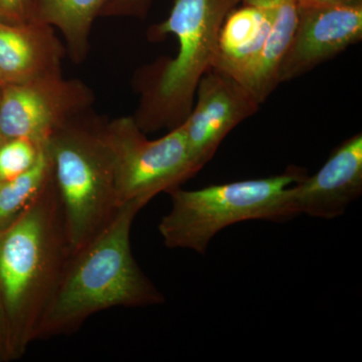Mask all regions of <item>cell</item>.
<instances>
[{
  "label": "cell",
  "mask_w": 362,
  "mask_h": 362,
  "mask_svg": "<svg viewBox=\"0 0 362 362\" xmlns=\"http://www.w3.org/2000/svg\"><path fill=\"white\" fill-rule=\"evenodd\" d=\"M240 0H175L165 21L152 28L154 39L173 35L175 58L165 59L142 90L134 119L146 133L185 122L194 103L199 81L216 64L221 25Z\"/></svg>",
  "instance_id": "obj_3"
},
{
  "label": "cell",
  "mask_w": 362,
  "mask_h": 362,
  "mask_svg": "<svg viewBox=\"0 0 362 362\" xmlns=\"http://www.w3.org/2000/svg\"><path fill=\"white\" fill-rule=\"evenodd\" d=\"M359 0H296L298 6H330V4H350Z\"/></svg>",
  "instance_id": "obj_18"
},
{
  "label": "cell",
  "mask_w": 362,
  "mask_h": 362,
  "mask_svg": "<svg viewBox=\"0 0 362 362\" xmlns=\"http://www.w3.org/2000/svg\"><path fill=\"white\" fill-rule=\"evenodd\" d=\"M65 54L52 26L37 21H0V86L59 75Z\"/></svg>",
  "instance_id": "obj_11"
},
{
  "label": "cell",
  "mask_w": 362,
  "mask_h": 362,
  "mask_svg": "<svg viewBox=\"0 0 362 362\" xmlns=\"http://www.w3.org/2000/svg\"><path fill=\"white\" fill-rule=\"evenodd\" d=\"M104 130L113 154L119 206L134 199L149 202L197 173L181 124L156 140L147 139L131 116L105 123Z\"/></svg>",
  "instance_id": "obj_6"
},
{
  "label": "cell",
  "mask_w": 362,
  "mask_h": 362,
  "mask_svg": "<svg viewBox=\"0 0 362 362\" xmlns=\"http://www.w3.org/2000/svg\"><path fill=\"white\" fill-rule=\"evenodd\" d=\"M261 104L228 74L211 69L199 81L189 115L181 124L197 173L216 154L226 136L254 116Z\"/></svg>",
  "instance_id": "obj_8"
},
{
  "label": "cell",
  "mask_w": 362,
  "mask_h": 362,
  "mask_svg": "<svg viewBox=\"0 0 362 362\" xmlns=\"http://www.w3.org/2000/svg\"><path fill=\"white\" fill-rule=\"evenodd\" d=\"M52 162L45 142L32 168L0 182V233L13 226L39 199L52 180Z\"/></svg>",
  "instance_id": "obj_13"
},
{
  "label": "cell",
  "mask_w": 362,
  "mask_h": 362,
  "mask_svg": "<svg viewBox=\"0 0 362 362\" xmlns=\"http://www.w3.org/2000/svg\"><path fill=\"white\" fill-rule=\"evenodd\" d=\"M147 204L143 199L123 204L94 238L71 252L37 339L75 333L89 317L114 307L164 303L131 250L133 221Z\"/></svg>",
  "instance_id": "obj_1"
},
{
  "label": "cell",
  "mask_w": 362,
  "mask_h": 362,
  "mask_svg": "<svg viewBox=\"0 0 362 362\" xmlns=\"http://www.w3.org/2000/svg\"><path fill=\"white\" fill-rule=\"evenodd\" d=\"M87 115L62 126L45 141L71 252L94 238L121 206L105 123Z\"/></svg>",
  "instance_id": "obj_4"
},
{
  "label": "cell",
  "mask_w": 362,
  "mask_h": 362,
  "mask_svg": "<svg viewBox=\"0 0 362 362\" xmlns=\"http://www.w3.org/2000/svg\"><path fill=\"white\" fill-rule=\"evenodd\" d=\"M11 337H9L8 322L4 298L0 291V362L13 361Z\"/></svg>",
  "instance_id": "obj_17"
},
{
  "label": "cell",
  "mask_w": 362,
  "mask_h": 362,
  "mask_svg": "<svg viewBox=\"0 0 362 362\" xmlns=\"http://www.w3.org/2000/svg\"><path fill=\"white\" fill-rule=\"evenodd\" d=\"M0 21L25 23L33 20V0H0Z\"/></svg>",
  "instance_id": "obj_15"
},
{
  "label": "cell",
  "mask_w": 362,
  "mask_h": 362,
  "mask_svg": "<svg viewBox=\"0 0 362 362\" xmlns=\"http://www.w3.org/2000/svg\"><path fill=\"white\" fill-rule=\"evenodd\" d=\"M94 95L82 81L62 74L23 84L1 86L0 139L45 142L73 119L89 112Z\"/></svg>",
  "instance_id": "obj_7"
},
{
  "label": "cell",
  "mask_w": 362,
  "mask_h": 362,
  "mask_svg": "<svg viewBox=\"0 0 362 362\" xmlns=\"http://www.w3.org/2000/svg\"><path fill=\"white\" fill-rule=\"evenodd\" d=\"M45 142L25 137L0 139V182L13 180L32 168Z\"/></svg>",
  "instance_id": "obj_14"
},
{
  "label": "cell",
  "mask_w": 362,
  "mask_h": 362,
  "mask_svg": "<svg viewBox=\"0 0 362 362\" xmlns=\"http://www.w3.org/2000/svg\"><path fill=\"white\" fill-rule=\"evenodd\" d=\"M362 194V134L345 140L315 175L288 187L281 204V221L299 214L333 220Z\"/></svg>",
  "instance_id": "obj_10"
},
{
  "label": "cell",
  "mask_w": 362,
  "mask_h": 362,
  "mask_svg": "<svg viewBox=\"0 0 362 362\" xmlns=\"http://www.w3.org/2000/svg\"><path fill=\"white\" fill-rule=\"evenodd\" d=\"M0 90H1V86H0Z\"/></svg>",
  "instance_id": "obj_19"
},
{
  "label": "cell",
  "mask_w": 362,
  "mask_h": 362,
  "mask_svg": "<svg viewBox=\"0 0 362 362\" xmlns=\"http://www.w3.org/2000/svg\"><path fill=\"white\" fill-rule=\"evenodd\" d=\"M304 169L290 166L271 177L235 181L197 190L173 188L171 209L159 223L164 245L204 254L223 228L252 220L281 221V204L288 187L306 177Z\"/></svg>",
  "instance_id": "obj_5"
},
{
  "label": "cell",
  "mask_w": 362,
  "mask_h": 362,
  "mask_svg": "<svg viewBox=\"0 0 362 362\" xmlns=\"http://www.w3.org/2000/svg\"><path fill=\"white\" fill-rule=\"evenodd\" d=\"M71 252L54 180L0 233V291L14 361L37 339L42 317Z\"/></svg>",
  "instance_id": "obj_2"
},
{
  "label": "cell",
  "mask_w": 362,
  "mask_h": 362,
  "mask_svg": "<svg viewBox=\"0 0 362 362\" xmlns=\"http://www.w3.org/2000/svg\"><path fill=\"white\" fill-rule=\"evenodd\" d=\"M152 2L153 0H109L100 16L143 18L148 13Z\"/></svg>",
  "instance_id": "obj_16"
},
{
  "label": "cell",
  "mask_w": 362,
  "mask_h": 362,
  "mask_svg": "<svg viewBox=\"0 0 362 362\" xmlns=\"http://www.w3.org/2000/svg\"><path fill=\"white\" fill-rule=\"evenodd\" d=\"M109 0H33V20L58 28L76 63L89 52L90 30Z\"/></svg>",
  "instance_id": "obj_12"
},
{
  "label": "cell",
  "mask_w": 362,
  "mask_h": 362,
  "mask_svg": "<svg viewBox=\"0 0 362 362\" xmlns=\"http://www.w3.org/2000/svg\"><path fill=\"white\" fill-rule=\"evenodd\" d=\"M362 40V0L298 6L294 35L278 71V84L305 75Z\"/></svg>",
  "instance_id": "obj_9"
}]
</instances>
